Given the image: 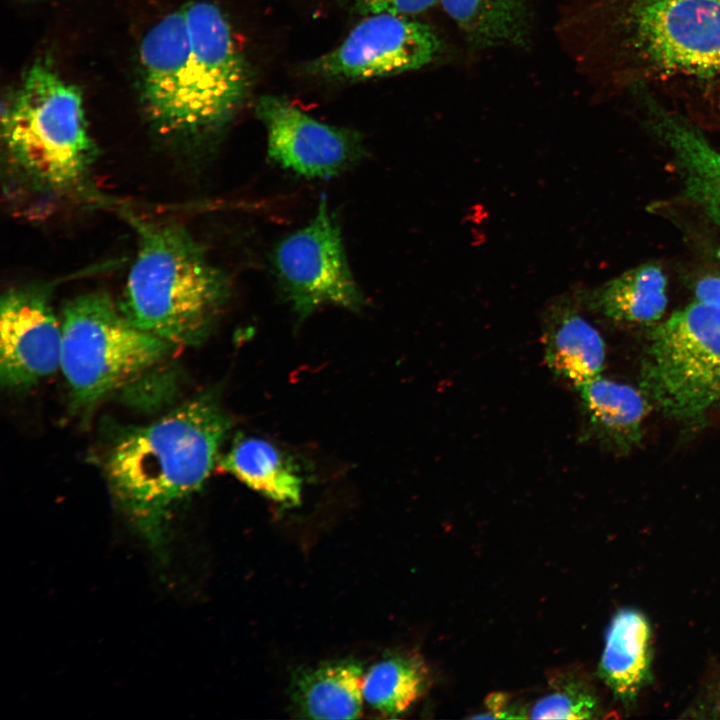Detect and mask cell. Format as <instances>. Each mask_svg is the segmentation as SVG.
<instances>
[{
  "mask_svg": "<svg viewBox=\"0 0 720 720\" xmlns=\"http://www.w3.org/2000/svg\"><path fill=\"white\" fill-rule=\"evenodd\" d=\"M221 468L261 495L280 504L300 503L302 479L294 465L272 443L238 437L220 460Z\"/></svg>",
  "mask_w": 720,
  "mask_h": 720,
  "instance_id": "18",
  "label": "cell"
},
{
  "mask_svg": "<svg viewBox=\"0 0 720 720\" xmlns=\"http://www.w3.org/2000/svg\"><path fill=\"white\" fill-rule=\"evenodd\" d=\"M255 113L266 129L269 159L297 175L329 179L366 155L359 132L320 122L283 98L262 96Z\"/></svg>",
  "mask_w": 720,
  "mask_h": 720,
  "instance_id": "10",
  "label": "cell"
},
{
  "mask_svg": "<svg viewBox=\"0 0 720 720\" xmlns=\"http://www.w3.org/2000/svg\"><path fill=\"white\" fill-rule=\"evenodd\" d=\"M428 685L423 659L410 652L384 657L363 678V698L385 717H397L422 696Z\"/></svg>",
  "mask_w": 720,
  "mask_h": 720,
  "instance_id": "20",
  "label": "cell"
},
{
  "mask_svg": "<svg viewBox=\"0 0 720 720\" xmlns=\"http://www.w3.org/2000/svg\"><path fill=\"white\" fill-rule=\"evenodd\" d=\"M271 262L280 291L299 320L325 305L350 311L365 305L324 195L312 219L275 245Z\"/></svg>",
  "mask_w": 720,
  "mask_h": 720,
  "instance_id": "8",
  "label": "cell"
},
{
  "mask_svg": "<svg viewBox=\"0 0 720 720\" xmlns=\"http://www.w3.org/2000/svg\"><path fill=\"white\" fill-rule=\"evenodd\" d=\"M439 0H354L355 8L363 15L392 13L404 16L422 13Z\"/></svg>",
  "mask_w": 720,
  "mask_h": 720,
  "instance_id": "22",
  "label": "cell"
},
{
  "mask_svg": "<svg viewBox=\"0 0 720 720\" xmlns=\"http://www.w3.org/2000/svg\"><path fill=\"white\" fill-rule=\"evenodd\" d=\"M600 712L599 701L582 680L564 677L553 691L531 709L533 719H592Z\"/></svg>",
  "mask_w": 720,
  "mask_h": 720,
  "instance_id": "21",
  "label": "cell"
},
{
  "mask_svg": "<svg viewBox=\"0 0 720 720\" xmlns=\"http://www.w3.org/2000/svg\"><path fill=\"white\" fill-rule=\"evenodd\" d=\"M60 370L72 406L88 410L160 364L176 347L145 332L102 293L68 302L62 314Z\"/></svg>",
  "mask_w": 720,
  "mask_h": 720,
  "instance_id": "6",
  "label": "cell"
},
{
  "mask_svg": "<svg viewBox=\"0 0 720 720\" xmlns=\"http://www.w3.org/2000/svg\"><path fill=\"white\" fill-rule=\"evenodd\" d=\"M232 419L211 394L128 428L111 446L106 476L120 510L160 557L175 510L211 474Z\"/></svg>",
  "mask_w": 720,
  "mask_h": 720,
  "instance_id": "3",
  "label": "cell"
},
{
  "mask_svg": "<svg viewBox=\"0 0 720 720\" xmlns=\"http://www.w3.org/2000/svg\"><path fill=\"white\" fill-rule=\"evenodd\" d=\"M139 61L146 112L164 135L215 134L248 93V65L226 17L210 2H189L157 22L141 42Z\"/></svg>",
  "mask_w": 720,
  "mask_h": 720,
  "instance_id": "2",
  "label": "cell"
},
{
  "mask_svg": "<svg viewBox=\"0 0 720 720\" xmlns=\"http://www.w3.org/2000/svg\"><path fill=\"white\" fill-rule=\"evenodd\" d=\"M0 312L3 387H30L60 369L62 325L45 292L10 289L2 296Z\"/></svg>",
  "mask_w": 720,
  "mask_h": 720,
  "instance_id": "12",
  "label": "cell"
},
{
  "mask_svg": "<svg viewBox=\"0 0 720 720\" xmlns=\"http://www.w3.org/2000/svg\"><path fill=\"white\" fill-rule=\"evenodd\" d=\"M542 338L547 366L575 388L601 375L605 362L603 338L569 299L550 305Z\"/></svg>",
  "mask_w": 720,
  "mask_h": 720,
  "instance_id": "13",
  "label": "cell"
},
{
  "mask_svg": "<svg viewBox=\"0 0 720 720\" xmlns=\"http://www.w3.org/2000/svg\"><path fill=\"white\" fill-rule=\"evenodd\" d=\"M9 167L40 192L65 195L88 183L95 160L82 96L48 62L39 61L2 115Z\"/></svg>",
  "mask_w": 720,
  "mask_h": 720,
  "instance_id": "5",
  "label": "cell"
},
{
  "mask_svg": "<svg viewBox=\"0 0 720 720\" xmlns=\"http://www.w3.org/2000/svg\"><path fill=\"white\" fill-rule=\"evenodd\" d=\"M474 50L527 48L532 35L530 0H439Z\"/></svg>",
  "mask_w": 720,
  "mask_h": 720,
  "instance_id": "17",
  "label": "cell"
},
{
  "mask_svg": "<svg viewBox=\"0 0 720 720\" xmlns=\"http://www.w3.org/2000/svg\"><path fill=\"white\" fill-rule=\"evenodd\" d=\"M138 249L121 312L137 328L174 347L202 342L230 294L223 271L181 225L134 218Z\"/></svg>",
  "mask_w": 720,
  "mask_h": 720,
  "instance_id": "4",
  "label": "cell"
},
{
  "mask_svg": "<svg viewBox=\"0 0 720 720\" xmlns=\"http://www.w3.org/2000/svg\"><path fill=\"white\" fill-rule=\"evenodd\" d=\"M557 24L599 98L644 87L703 130L720 128V0H569Z\"/></svg>",
  "mask_w": 720,
  "mask_h": 720,
  "instance_id": "1",
  "label": "cell"
},
{
  "mask_svg": "<svg viewBox=\"0 0 720 720\" xmlns=\"http://www.w3.org/2000/svg\"><path fill=\"white\" fill-rule=\"evenodd\" d=\"M363 669L352 660L320 664L297 674L291 698L296 712L310 719H356L363 707Z\"/></svg>",
  "mask_w": 720,
  "mask_h": 720,
  "instance_id": "16",
  "label": "cell"
},
{
  "mask_svg": "<svg viewBox=\"0 0 720 720\" xmlns=\"http://www.w3.org/2000/svg\"><path fill=\"white\" fill-rule=\"evenodd\" d=\"M641 386L649 400L679 420L720 410V308L695 301L656 325L642 360Z\"/></svg>",
  "mask_w": 720,
  "mask_h": 720,
  "instance_id": "7",
  "label": "cell"
},
{
  "mask_svg": "<svg viewBox=\"0 0 720 720\" xmlns=\"http://www.w3.org/2000/svg\"><path fill=\"white\" fill-rule=\"evenodd\" d=\"M695 301L720 308V275L701 278L694 287Z\"/></svg>",
  "mask_w": 720,
  "mask_h": 720,
  "instance_id": "23",
  "label": "cell"
},
{
  "mask_svg": "<svg viewBox=\"0 0 720 720\" xmlns=\"http://www.w3.org/2000/svg\"><path fill=\"white\" fill-rule=\"evenodd\" d=\"M576 389L589 430L598 440L620 451L639 443L649 408L643 391L601 375Z\"/></svg>",
  "mask_w": 720,
  "mask_h": 720,
  "instance_id": "15",
  "label": "cell"
},
{
  "mask_svg": "<svg viewBox=\"0 0 720 720\" xmlns=\"http://www.w3.org/2000/svg\"><path fill=\"white\" fill-rule=\"evenodd\" d=\"M651 630L638 610L622 609L612 619L600 661V676L624 705H631L651 675Z\"/></svg>",
  "mask_w": 720,
  "mask_h": 720,
  "instance_id": "14",
  "label": "cell"
},
{
  "mask_svg": "<svg viewBox=\"0 0 720 720\" xmlns=\"http://www.w3.org/2000/svg\"><path fill=\"white\" fill-rule=\"evenodd\" d=\"M625 98L642 127L670 154L683 196L720 226V151L702 128L647 88H633Z\"/></svg>",
  "mask_w": 720,
  "mask_h": 720,
  "instance_id": "11",
  "label": "cell"
},
{
  "mask_svg": "<svg viewBox=\"0 0 720 720\" xmlns=\"http://www.w3.org/2000/svg\"><path fill=\"white\" fill-rule=\"evenodd\" d=\"M588 303L617 322L654 323L667 307L666 275L656 263L638 265L593 291Z\"/></svg>",
  "mask_w": 720,
  "mask_h": 720,
  "instance_id": "19",
  "label": "cell"
},
{
  "mask_svg": "<svg viewBox=\"0 0 720 720\" xmlns=\"http://www.w3.org/2000/svg\"><path fill=\"white\" fill-rule=\"evenodd\" d=\"M442 52L433 29L409 16L378 13L359 22L332 51L306 71L328 79L363 80L417 70Z\"/></svg>",
  "mask_w": 720,
  "mask_h": 720,
  "instance_id": "9",
  "label": "cell"
},
{
  "mask_svg": "<svg viewBox=\"0 0 720 720\" xmlns=\"http://www.w3.org/2000/svg\"><path fill=\"white\" fill-rule=\"evenodd\" d=\"M486 704L488 709L494 713L492 718H516L513 712L516 713L519 718H525L518 710L509 707L510 702L508 696L504 693L489 695Z\"/></svg>",
  "mask_w": 720,
  "mask_h": 720,
  "instance_id": "24",
  "label": "cell"
}]
</instances>
